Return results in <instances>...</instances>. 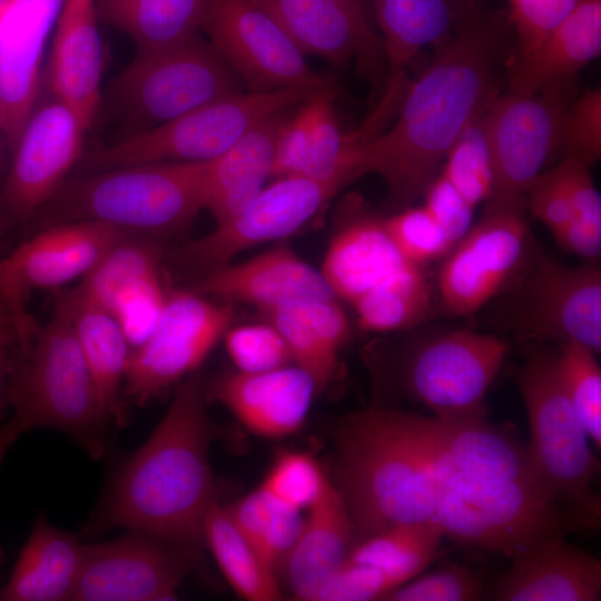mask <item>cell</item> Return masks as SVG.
Here are the masks:
<instances>
[{
  "label": "cell",
  "instance_id": "cell-53",
  "mask_svg": "<svg viewBox=\"0 0 601 601\" xmlns=\"http://www.w3.org/2000/svg\"><path fill=\"white\" fill-rule=\"evenodd\" d=\"M303 102L298 112L290 119H285L278 129L274 149L272 174L274 178L305 174L309 156L311 131Z\"/></svg>",
  "mask_w": 601,
  "mask_h": 601
},
{
  "label": "cell",
  "instance_id": "cell-42",
  "mask_svg": "<svg viewBox=\"0 0 601 601\" xmlns=\"http://www.w3.org/2000/svg\"><path fill=\"white\" fill-rule=\"evenodd\" d=\"M487 107L465 126L440 167V173L474 208L490 198L494 184L486 129Z\"/></svg>",
  "mask_w": 601,
  "mask_h": 601
},
{
  "label": "cell",
  "instance_id": "cell-10",
  "mask_svg": "<svg viewBox=\"0 0 601 601\" xmlns=\"http://www.w3.org/2000/svg\"><path fill=\"white\" fill-rule=\"evenodd\" d=\"M509 346L500 337L470 329L437 333L415 343L405 356V392L442 422L485 414V395Z\"/></svg>",
  "mask_w": 601,
  "mask_h": 601
},
{
  "label": "cell",
  "instance_id": "cell-47",
  "mask_svg": "<svg viewBox=\"0 0 601 601\" xmlns=\"http://www.w3.org/2000/svg\"><path fill=\"white\" fill-rule=\"evenodd\" d=\"M570 155L589 167L601 156V90L589 88L565 107L559 134L558 152Z\"/></svg>",
  "mask_w": 601,
  "mask_h": 601
},
{
  "label": "cell",
  "instance_id": "cell-49",
  "mask_svg": "<svg viewBox=\"0 0 601 601\" xmlns=\"http://www.w3.org/2000/svg\"><path fill=\"white\" fill-rule=\"evenodd\" d=\"M161 275L146 278L122 292L110 313L135 348L149 335L166 300Z\"/></svg>",
  "mask_w": 601,
  "mask_h": 601
},
{
  "label": "cell",
  "instance_id": "cell-61",
  "mask_svg": "<svg viewBox=\"0 0 601 601\" xmlns=\"http://www.w3.org/2000/svg\"><path fill=\"white\" fill-rule=\"evenodd\" d=\"M0 131H1V127H0Z\"/></svg>",
  "mask_w": 601,
  "mask_h": 601
},
{
  "label": "cell",
  "instance_id": "cell-54",
  "mask_svg": "<svg viewBox=\"0 0 601 601\" xmlns=\"http://www.w3.org/2000/svg\"><path fill=\"white\" fill-rule=\"evenodd\" d=\"M525 208L550 229L553 236L571 220V205L554 167L542 173L532 184L525 197Z\"/></svg>",
  "mask_w": 601,
  "mask_h": 601
},
{
  "label": "cell",
  "instance_id": "cell-37",
  "mask_svg": "<svg viewBox=\"0 0 601 601\" xmlns=\"http://www.w3.org/2000/svg\"><path fill=\"white\" fill-rule=\"evenodd\" d=\"M432 298V286L423 267L405 264L352 305L362 329L391 333L421 324L431 311Z\"/></svg>",
  "mask_w": 601,
  "mask_h": 601
},
{
  "label": "cell",
  "instance_id": "cell-8",
  "mask_svg": "<svg viewBox=\"0 0 601 601\" xmlns=\"http://www.w3.org/2000/svg\"><path fill=\"white\" fill-rule=\"evenodd\" d=\"M314 91L300 87L239 91L90 151L80 159L93 173L139 164L210 161L254 125L302 104Z\"/></svg>",
  "mask_w": 601,
  "mask_h": 601
},
{
  "label": "cell",
  "instance_id": "cell-44",
  "mask_svg": "<svg viewBox=\"0 0 601 601\" xmlns=\"http://www.w3.org/2000/svg\"><path fill=\"white\" fill-rule=\"evenodd\" d=\"M385 228L403 259L415 266L445 257L454 243L423 206H407L383 217Z\"/></svg>",
  "mask_w": 601,
  "mask_h": 601
},
{
  "label": "cell",
  "instance_id": "cell-51",
  "mask_svg": "<svg viewBox=\"0 0 601 601\" xmlns=\"http://www.w3.org/2000/svg\"><path fill=\"white\" fill-rule=\"evenodd\" d=\"M400 577L380 568L346 561L325 582L314 601H372L404 584Z\"/></svg>",
  "mask_w": 601,
  "mask_h": 601
},
{
  "label": "cell",
  "instance_id": "cell-6",
  "mask_svg": "<svg viewBox=\"0 0 601 601\" xmlns=\"http://www.w3.org/2000/svg\"><path fill=\"white\" fill-rule=\"evenodd\" d=\"M207 162H151L68 180L51 197L57 223L89 220L167 234L204 209Z\"/></svg>",
  "mask_w": 601,
  "mask_h": 601
},
{
  "label": "cell",
  "instance_id": "cell-58",
  "mask_svg": "<svg viewBox=\"0 0 601 601\" xmlns=\"http://www.w3.org/2000/svg\"><path fill=\"white\" fill-rule=\"evenodd\" d=\"M7 372L6 352L0 354V387Z\"/></svg>",
  "mask_w": 601,
  "mask_h": 601
},
{
  "label": "cell",
  "instance_id": "cell-35",
  "mask_svg": "<svg viewBox=\"0 0 601 601\" xmlns=\"http://www.w3.org/2000/svg\"><path fill=\"white\" fill-rule=\"evenodd\" d=\"M390 71L405 70L427 46H439L454 22L449 0H373Z\"/></svg>",
  "mask_w": 601,
  "mask_h": 601
},
{
  "label": "cell",
  "instance_id": "cell-5",
  "mask_svg": "<svg viewBox=\"0 0 601 601\" xmlns=\"http://www.w3.org/2000/svg\"><path fill=\"white\" fill-rule=\"evenodd\" d=\"M434 518L444 536L509 559L600 524L568 510L540 484L474 479L443 464Z\"/></svg>",
  "mask_w": 601,
  "mask_h": 601
},
{
  "label": "cell",
  "instance_id": "cell-40",
  "mask_svg": "<svg viewBox=\"0 0 601 601\" xmlns=\"http://www.w3.org/2000/svg\"><path fill=\"white\" fill-rule=\"evenodd\" d=\"M554 169L572 210L571 220L554 237L565 250L594 262L601 252V197L590 167L573 156L563 155Z\"/></svg>",
  "mask_w": 601,
  "mask_h": 601
},
{
  "label": "cell",
  "instance_id": "cell-48",
  "mask_svg": "<svg viewBox=\"0 0 601 601\" xmlns=\"http://www.w3.org/2000/svg\"><path fill=\"white\" fill-rule=\"evenodd\" d=\"M479 573L457 563L415 577L390 592L388 601H475L483 595Z\"/></svg>",
  "mask_w": 601,
  "mask_h": 601
},
{
  "label": "cell",
  "instance_id": "cell-11",
  "mask_svg": "<svg viewBox=\"0 0 601 601\" xmlns=\"http://www.w3.org/2000/svg\"><path fill=\"white\" fill-rule=\"evenodd\" d=\"M238 77L199 33L180 42L139 50L117 88L127 107L149 127L242 91Z\"/></svg>",
  "mask_w": 601,
  "mask_h": 601
},
{
  "label": "cell",
  "instance_id": "cell-4",
  "mask_svg": "<svg viewBox=\"0 0 601 601\" xmlns=\"http://www.w3.org/2000/svg\"><path fill=\"white\" fill-rule=\"evenodd\" d=\"M23 347L14 370L10 421L21 432L51 428L69 436L92 459L110 445L105 415L86 359L63 308L55 302L50 322Z\"/></svg>",
  "mask_w": 601,
  "mask_h": 601
},
{
  "label": "cell",
  "instance_id": "cell-9",
  "mask_svg": "<svg viewBox=\"0 0 601 601\" xmlns=\"http://www.w3.org/2000/svg\"><path fill=\"white\" fill-rule=\"evenodd\" d=\"M571 86L570 79L533 93L508 90L492 99L485 116L494 184L485 213H523L530 187L558 152Z\"/></svg>",
  "mask_w": 601,
  "mask_h": 601
},
{
  "label": "cell",
  "instance_id": "cell-17",
  "mask_svg": "<svg viewBox=\"0 0 601 601\" xmlns=\"http://www.w3.org/2000/svg\"><path fill=\"white\" fill-rule=\"evenodd\" d=\"M528 247L522 211L484 213L444 257L437 279L442 309L453 316L476 313L516 279Z\"/></svg>",
  "mask_w": 601,
  "mask_h": 601
},
{
  "label": "cell",
  "instance_id": "cell-25",
  "mask_svg": "<svg viewBox=\"0 0 601 601\" xmlns=\"http://www.w3.org/2000/svg\"><path fill=\"white\" fill-rule=\"evenodd\" d=\"M566 536L549 540L511 559L500 580L499 601H598L601 562L569 543Z\"/></svg>",
  "mask_w": 601,
  "mask_h": 601
},
{
  "label": "cell",
  "instance_id": "cell-21",
  "mask_svg": "<svg viewBox=\"0 0 601 601\" xmlns=\"http://www.w3.org/2000/svg\"><path fill=\"white\" fill-rule=\"evenodd\" d=\"M269 12L304 55L336 66L356 61L376 81L386 61L381 36L371 18L343 0H254Z\"/></svg>",
  "mask_w": 601,
  "mask_h": 601
},
{
  "label": "cell",
  "instance_id": "cell-12",
  "mask_svg": "<svg viewBox=\"0 0 601 601\" xmlns=\"http://www.w3.org/2000/svg\"><path fill=\"white\" fill-rule=\"evenodd\" d=\"M234 318L230 303H214L197 292L168 290L147 338L130 351L125 392L146 405L197 371Z\"/></svg>",
  "mask_w": 601,
  "mask_h": 601
},
{
  "label": "cell",
  "instance_id": "cell-59",
  "mask_svg": "<svg viewBox=\"0 0 601 601\" xmlns=\"http://www.w3.org/2000/svg\"><path fill=\"white\" fill-rule=\"evenodd\" d=\"M0 559H1V552H0ZM0 600H2V598H1V589H0Z\"/></svg>",
  "mask_w": 601,
  "mask_h": 601
},
{
  "label": "cell",
  "instance_id": "cell-56",
  "mask_svg": "<svg viewBox=\"0 0 601 601\" xmlns=\"http://www.w3.org/2000/svg\"><path fill=\"white\" fill-rule=\"evenodd\" d=\"M343 1L346 2L354 10L359 12L361 14L371 18L366 0H343Z\"/></svg>",
  "mask_w": 601,
  "mask_h": 601
},
{
  "label": "cell",
  "instance_id": "cell-22",
  "mask_svg": "<svg viewBox=\"0 0 601 601\" xmlns=\"http://www.w3.org/2000/svg\"><path fill=\"white\" fill-rule=\"evenodd\" d=\"M205 393L254 434L276 439L303 427L317 391L307 372L289 364L263 373H221L206 383Z\"/></svg>",
  "mask_w": 601,
  "mask_h": 601
},
{
  "label": "cell",
  "instance_id": "cell-19",
  "mask_svg": "<svg viewBox=\"0 0 601 601\" xmlns=\"http://www.w3.org/2000/svg\"><path fill=\"white\" fill-rule=\"evenodd\" d=\"M89 128L59 100L28 119L14 147L1 204L13 219H23L48 203L82 156Z\"/></svg>",
  "mask_w": 601,
  "mask_h": 601
},
{
  "label": "cell",
  "instance_id": "cell-32",
  "mask_svg": "<svg viewBox=\"0 0 601 601\" xmlns=\"http://www.w3.org/2000/svg\"><path fill=\"white\" fill-rule=\"evenodd\" d=\"M82 556L83 544L77 535L39 518L1 589L2 600H72Z\"/></svg>",
  "mask_w": 601,
  "mask_h": 601
},
{
  "label": "cell",
  "instance_id": "cell-45",
  "mask_svg": "<svg viewBox=\"0 0 601 601\" xmlns=\"http://www.w3.org/2000/svg\"><path fill=\"white\" fill-rule=\"evenodd\" d=\"M328 474L308 453L280 451L260 485L279 501L298 509H308L322 494Z\"/></svg>",
  "mask_w": 601,
  "mask_h": 601
},
{
  "label": "cell",
  "instance_id": "cell-28",
  "mask_svg": "<svg viewBox=\"0 0 601 601\" xmlns=\"http://www.w3.org/2000/svg\"><path fill=\"white\" fill-rule=\"evenodd\" d=\"M55 302L71 323L105 415L112 426H126L129 414L120 387L130 345L125 333L108 311L88 299L78 288L57 294Z\"/></svg>",
  "mask_w": 601,
  "mask_h": 601
},
{
  "label": "cell",
  "instance_id": "cell-2",
  "mask_svg": "<svg viewBox=\"0 0 601 601\" xmlns=\"http://www.w3.org/2000/svg\"><path fill=\"white\" fill-rule=\"evenodd\" d=\"M205 385L197 371L177 384L156 428L110 475L82 536L140 531L180 548L197 564L201 561L204 521L217 500L209 463L216 433Z\"/></svg>",
  "mask_w": 601,
  "mask_h": 601
},
{
  "label": "cell",
  "instance_id": "cell-15",
  "mask_svg": "<svg viewBox=\"0 0 601 601\" xmlns=\"http://www.w3.org/2000/svg\"><path fill=\"white\" fill-rule=\"evenodd\" d=\"M521 285L510 316L522 341L577 342L601 348V270L588 262L569 266L539 256Z\"/></svg>",
  "mask_w": 601,
  "mask_h": 601
},
{
  "label": "cell",
  "instance_id": "cell-18",
  "mask_svg": "<svg viewBox=\"0 0 601 601\" xmlns=\"http://www.w3.org/2000/svg\"><path fill=\"white\" fill-rule=\"evenodd\" d=\"M197 563L180 548L128 530L117 539L83 544L76 601H168Z\"/></svg>",
  "mask_w": 601,
  "mask_h": 601
},
{
  "label": "cell",
  "instance_id": "cell-14",
  "mask_svg": "<svg viewBox=\"0 0 601 601\" xmlns=\"http://www.w3.org/2000/svg\"><path fill=\"white\" fill-rule=\"evenodd\" d=\"M361 176L362 171L347 169L326 178H275L238 215L186 245L180 257L189 265L210 269L252 247L286 238Z\"/></svg>",
  "mask_w": 601,
  "mask_h": 601
},
{
  "label": "cell",
  "instance_id": "cell-30",
  "mask_svg": "<svg viewBox=\"0 0 601 601\" xmlns=\"http://www.w3.org/2000/svg\"><path fill=\"white\" fill-rule=\"evenodd\" d=\"M440 422L445 467L474 479L542 485L531 464L528 446L510 428L489 422L485 414Z\"/></svg>",
  "mask_w": 601,
  "mask_h": 601
},
{
  "label": "cell",
  "instance_id": "cell-38",
  "mask_svg": "<svg viewBox=\"0 0 601 601\" xmlns=\"http://www.w3.org/2000/svg\"><path fill=\"white\" fill-rule=\"evenodd\" d=\"M226 509L236 526L276 574L297 540L305 518L260 484Z\"/></svg>",
  "mask_w": 601,
  "mask_h": 601
},
{
  "label": "cell",
  "instance_id": "cell-1",
  "mask_svg": "<svg viewBox=\"0 0 601 601\" xmlns=\"http://www.w3.org/2000/svg\"><path fill=\"white\" fill-rule=\"evenodd\" d=\"M509 27L508 16L475 1L454 9L450 35L423 73L408 81L390 127L365 148L370 173L385 181L392 208L422 196L455 139L497 95Z\"/></svg>",
  "mask_w": 601,
  "mask_h": 601
},
{
  "label": "cell",
  "instance_id": "cell-20",
  "mask_svg": "<svg viewBox=\"0 0 601 601\" xmlns=\"http://www.w3.org/2000/svg\"><path fill=\"white\" fill-rule=\"evenodd\" d=\"M63 0H3L0 4V127L16 147L32 115L43 48Z\"/></svg>",
  "mask_w": 601,
  "mask_h": 601
},
{
  "label": "cell",
  "instance_id": "cell-31",
  "mask_svg": "<svg viewBox=\"0 0 601 601\" xmlns=\"http://www.w3.org/2000/svg\"><path fill=\"white\" fill-rule=\"evenodd\" d=\"M601 53V0H583L526 58L516 60L509 90L533 93L572 79Z\"/></svg>",
  "mask_w": 601,
  "mask_h": 601
},
{
  "label": "cell",
  "instance_id": "cell-50",
  "mask_svg": "<svg viewBox=\"0 0 601 601\" xmlns=\"http://www.w3.org/2000/svg\"><path fill=\"white\" fill-rule=\"evenodd\" d=\"M519 58L530 56L546 36L583 0H508Z\"/></svg>",
  "mask_w": 601,
  "mask_h": 601
},
{
  "label": "cell",
  "instance_id": "cell-55",
  "mask_svg": "<svg viewBox=\"0 0 601 601\" xmlns=\"http://www.w3.org/2000/svg\"><path fill=\"white\" fill-rule=\"evenodd\" d=\"M21 434L22 433L10 421L0 427V463L9 447Z\"/></svg>",
  "mask_w": 601,
  "mask_h": 601
},
{
  "label": "cell",
  "instance_id": "cell-26",
  "mask_svg": "<svg viewBox=\"0 0 601 601\" xmlns=\"http://www.w3.org/2000/svg\"><path fill=\"white\" fill-rule=\"evenodd\" d=\"M307 510L279 574L295 599L314 601L346 561L354 543V529L345 501L329 475L321 496Z\"/></svg>",
  "mask_w": 601,
  "mask_h": 601
},
{
  "label": "cell",
  "instance_id": "cell-7",
  "mask_svg": "<svg viewBox=\"0 0 601 601\" xmlns=\"http://www.w3.org/2000/svg\"><path fill=\"white\" fill-rule=\"evenodd\" d=\"M530 427L529 456L544 489L564 508L601 518L600 463L556 373L554 352L533 351L516 374Z\"/></svg>",
  "mask_w": 601,
  "mask_h": 601
},
{
  "label": "cell",
  "instance_id": "cell-39",
  "mask_svg": "<svg viewBox=\"0 0 601 601\" xmlns=\"http://www.w3.org/2000/svg\"><path fill=\"white\" fill-rule=\"evenodd\" d=\"M443 538L435 518L401 524L354 544L347 560L380 568L407 582L437 556Z\"/></svg>",
  "mask_w": 601,
  "mask_h": 601
},
{
  "label": "cell",
  "instance_id": "cell-3",
  "mask_svg": "<svg viewBox=\"0 0 601 601\" xmlns=\"http://www.w3.org/2000/svg\"><path fill=\"white\" fill-rule=\"evenodd\" d=\"M331 437L336 447L331 479L348 509L353 545L434 518L442 466L437 418L373 407L339 418Z\"/></svg>",
  "mask_w": 601,
  "mask_h": 601
},
{
  "label": "cell",
  "instance_id": "cell-36",
  "mask_svg": "<svg viewBox=\"0 0 601 601\" xmlns=\"http://www.w3.org/2000/svg\"><path fill=\"white\" fill-rule=\"evenodd\" d=\"M204 540L220 572L239 597L249 601L283 598L278 577L265 564L218 499L206 514Z\"/></svg>",
  "mask_w": 601,
  "mask_h": 601
},
{
  "label": "cell",
  "instance_id": "cell-13",
  "mask_svg": "<svg viewBox=\"0 0 601 601\" xmlns=\"http://www.w3.org/2000/svg\"><path fill=\"white\" fill-rule=\"evenodd\" d=\"M201 29L248 92L333 90L275 18L254 0H207Z\"/></svg>",
  "mask_w": 601,
  "mask_h": 601
},
{
  "label": "cell",
  "instance_id": "cell-27",
  "mask_svg": "<svg viewBox=\"0 0 601 601\" xmlns=\"http://www.w3.org/2000/svg\"><path fill=\"white\" fill-rule=\"evenodd\" d=\"M284 111L264 118L207 162L204 208L217 226L238 215L272 177L275 140L286 119Z\"/></svg>",
  "mask_w": 601,
  "mask_h": 601
},
{
  "label": "cell",
  "instance_id": "cell-52",
  "mask_svg": "<svg viewBox=\"0 0 601 601\" xmlns=\"http://www.w3.org/2000/svg\"><path fill=\"white\" fill-rule=\"evenodd\" d=\"M422 196V205L455 245L472 227L474 207L441 173L428 181Z\"/></svg>",
  "mask_w": 601,
  "mask_h": 601
},
{
  "label": "cell",
  "instance_id": "cell-34",
  "mask_svg": "<svg viewBox=\"0 0 601 601\" xmlns=\"http://www.w3.org/2000/svg\"><path fill=\"white\" fill-rule=\"evenodd\" d=\"M206 6L207 0H96L98 19L128 35L139 50L198 35Z\"/></svg>",
  "mask_w": 601,
  "mask_h": 601
},
{
  "label": "cell",
  "instance_id": "cell-41",
  "mask_svg": "<svg viewBox=\"0 0 601 601\" xmlns=\"http://www.w3.org/2000/svg\"><path fill=\"white\" fill-rule=\"evenodd\" d=\"M160 258L156 245L126 236L83 276L82 284L77 288L110 313L122 292L140 280L161 274Z\"/></svg>",
  "mask_w": 601,
  "mask_h": 601
},
{
  "label": "cell",
  "instance_id": "cell-46",
  "mask_svg": "<svg viewBox=\"0 0 601 601\" xmlns=\"http://www.w3.org/2000/svg\"><path fill=\"white\" fill-rule=\"evenodd\" d=\"M227 354L244 373H263L293 363L279 332L267 321L228 328L224 335Z\"/></svg>",
  "mask_w": 601,
  "mask_h": 601
},
{
  "label": "cell",
  "instance_id": "cell-60",
  "mask_svg": "<svg viewBox=\"0 0 601 601\" xmlns=\"http://www.w3.org/2000/svg\"><path fill=\"white\" fill-rule=\"evenodd\" d=\"M3 0H0V4L2 3Z\"/></svg>",
  "mask_w": 601,
  "mask_h": 601
},
{
  "label": "cell",
  "instance_id": "cell-33",
  "mask_svg": "<svg viewBox=\"0 0 601 601\" xmlns=\"http://www.w3.org/2000/svg\"><path fill=\"white\" fill-rule=\"evenodd\" d=\"M262 314L282 335L293 363L313 378L317 393L333 381L339 352L351 333L336 298L298 302Z\"/></svg>",
  "mask_w": 601,
  "mask_h": 601
},
{
  "label": "cell",
  "instance_id": "cell-23",
  "mask_svg": "<svg viewBox=\"0 0 601 601\" xmlns=\"http://www.w3.org/2000/svg\"><path fill=\"white\" fill-rule=\"evenodd\" d=\"M196 292L230 304H252L260 312L298 302L336 298L321 270L285 244L239 264L210 268Z\"/></svg>",
  "mask_w": 601,
  "mask_h": 601
},
{
  "label": "cell",
  "instance_id": "cell-43",
  "mask_svg": "<svg viewBox=\"0 0 601 601\" xmlns=\"http://www.w3.org/2000/svg\"><path fill=\"white\" fill-rule=\"evenodd\" d=\"M558 345L554 357L562 387L590 441L600 449L601 370L597 362V353L577 342Z\"/></svg>",
  "mask_w": 601,
  "mask_h": 601
},
{
  "label": "cell",
  "instance_id": "cell-24",
  "mask_svg": "<svg viewBox=\"0 0 601 601\" xmlns=\"http://www.w3.org/2000/svg\"><path fill=\"white\" fill-rule=\"evenodd\" d=\"M96 0H63L47 81L55 98L90 128L100 104L101 42Z\"/></svg>",
  "mask_w": 601,
  "mask_h": 601
},
{
  "label": "cell",
  "instance_id": "cell-57",
  "mask_svg": "<svg viewBox=\"0 0 601 601\" xmlns=\"http://www.w3.org/2000/svg\"><path fill=\"white\" fill-rule=\"evenodd\" d=\"M12 334L0 324V354L6 352L7 346L11 342Z\"/></svg>",
  "mask_w": 601,
  "mask_h": 601
},
{
  "label": "cell",
  "instance_id": "cell-16",
  "mask_svg": "<svg viewBox=\"0 0 601 601\" xmlns=\"http://www.w3.org/2000/svg\"><path fill=\"white\" fill-rule=\"evenodd\" d=\"M128 234L97 221L57 223L0 259V302L11 314L21 344L33 334L23 312L28 292L56 288L86 276Z\"/></svg>",
  "mask_w": 601,
  "mask_h": 601
},
{
  "label": "cell",
  "instance_id": "cell-29",
  "mask_svg": "<svg viewBox=\"0 0 601 601\" xmlns=\"http://www.w3.org/2000/svg\"><path fill=\"white\" fill-rule=\"evenodd\" d=\"M405 264L383 217L358 214L333 235L321 273L334 295L352 304Z\"/></svg>",
  "mask_w": 601,
  "mask_h": 601
}]
</instances>
